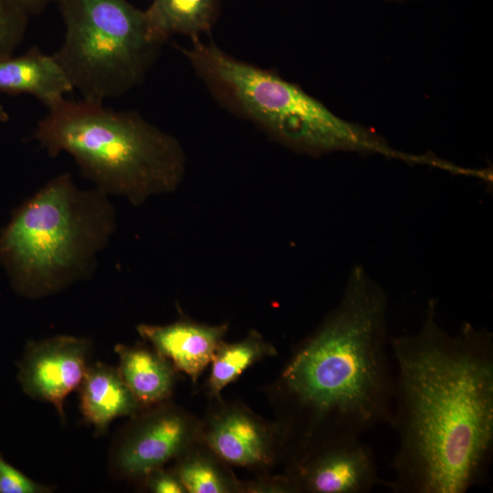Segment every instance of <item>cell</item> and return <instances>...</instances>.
I'll list each match as a JSON object with an SVG mask.
<instances>
[{
	"label": "cell",
	"mask_w": 493,
	"mask_h": 493,
	"mask_svg": "<svg viewBox=\"0 0 493 493\" xmlns=\"http://www.w3.org/2000/svg\"><path fill=\"white\" fill-rule=\"evenodd\" d=\"M435 299L414 334L391 340L397 374L390 425L399 447L395 493H465L488 475L493 455V335L465 322L456 335Z\"/></svg>",
	"instance_id": "obj_1"
},
{
	"label": "cell",
	"mask_w": 493,
	"mask_h": 493,
	"mask_svg": "<svg viewBox=\"0 0 493 493\" xmlns=\"http://www.w3.org/2000/svg\"><path fill=\"white\" fill-rule=\"evenodd\" d=\"M387 310L384 289L356 266L340 303L291 357L281 388L299 429L301 451L390 425Z\"/></svg>",
	"instance_id": "obj_2"
},
{
	"label": "cell",
	"mask_w": 493,
	"mask_h": 493,
	"mask_svg": "<svg viewBox=\"0 0 493 493\" xmlns=\"http://www.w3.org/2000/svg\"><path fill=\"white\" fill-rule=\"evenodd\" d=\"M33 139L52 157L69 154L106 194L140 205L180 185L186 158L180 142L133 110L66 98L47 109Z\"/></svg>",
	"instance_id": "obj_3"
},
{
	"label": "cell",
	"mask_w": 493,
	"mask_h": 493,
	"mask_svg": "<svg viewBox=\"0 0 493 493\" xmlns=\"http://www.w3.org/2000/svg\"><path fill=\"white\" fill-rule=\"evenodd\" d=\"M116 228L108 194L79 188L70 173L48 181L0 231V264L26 299L60 292L89 277Z\"/></svg>",
	"instance_id": "obj_4"
},
{
	"label": "cell",
	"mask_w": 493,
	"mask_h": 493,
	"mask_svg": "<svg viewBox=\"0 0 493 493\" xmlns=\"http://www.w3.org/2000/svg\"><path fill=\"white\" fill-rule=\"evenodd\" d=\"M181 50L219 104L292 151L312 156L352 152L408 157L375 132L338 117L299 86L215 43L194 37Z\"/></svg>",
	"instance_id": "obj_5"
},
{
	"label": "cell",
	"mask_w": 493,
	"mask_h": 493,
	"mask_svg": "<svg viewBox=\"0 0 493 493\" xmlns=\"http://www.w3.org/2000/svg\"><path fill=\"white\" fill-rule=\"evenodd\" d=\"M65 25L52 55L82 100L102 102L142 82L164 44L127 0H54Z\"/></svg>",
	"instance_id": "obj_6"
},
{
	"label": "cell",
	"mask_w": 493,
	"mask_h": 493,
	"mask_svg": "<svg viewBox=\"0 0 493 493\" xmlns=\"http://www.w3.org/2000/svg\"><path fill=\"white\" fill-rule=\"evenodd\" d=\"M133 416L109 450L108 471L114 479L145 478L184 453L194 436L191 419L173 406Z\"/></svg>",
	"instance_id": "obj_7"
},
{
	"label": "cell",
	"mask_w": 493,
	"mask_h": 493,
	"mask_svg": "<svg viewBox=\"0 0 493 493\" xmlns=\"http://www.w3.org/2000/svg\"><path fill=\"white\" fill-rule=\"evenodd\" d=\"M91 341L58 335L28 341L17 363V382L30 398L52 404L64 419V401L79 388L91 353Z\"/></svg>",
	"instance_id": "obj_8"
},
{
	"label": "cell",
	"mask_w": 493,
	"mask_h": 493,
	"mask_svg": "<svg viewBox=\"0 0 493 493\" xmlns=\"http://www.w3.org/2000/svg\"><path fill=\"white\" fill-rule=\"evenodd\" d=\"M296 461L289 478L295 489L313 493H367L383 482L372 448L360 437L316 445Z\"/></svg>",
	"instance_id": "obj_9"
},
{
	"label": "cell",
	"mask_w": 493,
	"mask_h": 493,
	"mask_svg": "<svg viewBox=\"0 0 493 493\" xmlns=\"http://www.w3.org/2000/svg\"><path fill=\"white\" fill-rule=\"evenodd\" d=\"M136 330L177 370L196 381L212 362L217 347L223 341L227 325L210 326L179 320L166 325L140 324Z\"/></svg>",
	"instance_id": "obj_10"
},
{
	"label": "cell",
	"mask_w": 493,
	"mask_h": 493,
	"mask_svg": "<svg viewBox=\"0 0 493 493\" xmlns=\"http://www.w3.org/2000/svg\"><path fill=\"white\" fill-rule=\"evenodd\" d=\"M205 440L220 458L232 465L259 466L272 459L271 434L244 409L230 408L215 415L208 425Z\"/></svg>",
	"instance_id": "obj_11"
},
{
	"label": "cell",
	"mask_w": 493,
	"mask_h": 493,
	"mask_svg": "<svg viewBox=\"0 0 493 493\" xmlns=\"http://www.w3.org/2000/svg\"><path fill=\"white\" fill-rule=\"evenodd\" d=\"M73 90L55 57L37 47L0 59V92L34 96L48 109Z\"/></svg>",
	"instance_id": "obj_12"
},
{
	"label": "cell",
	"mask_w": 493,
	"mask_h": 493,
	"mask_svg": "<svg viewBox=\"0 0 493 493\" xmlns=\"http://www.w3.org/2000/svg\"><path fill=\"white\" fill-rule=\"evenodd\" d=\"M79 389L80 411L97 435L105 433L116 418L133 416L142 409L118 368L106 363H89Z\"/></svg>",
	"instance_id": "obj_13"
},
{
	"label": "cell",
	"mask_w": 493,
	"mask_h": 493,
	"mask_svg": "<svg viewBox=\"0 0 493 493\" xmlns=\"http://www.w3.org/2000/svg\"><path fill=\"white\" fill-rule=\"evenodd\" d=\"M115 352L118 371L142 408L159 404L169 397L174 372L167 359L141 345L118 344Z\"/></svg>",
	"instance_id": "obj_14"
},
{
	"label": "cell",
	"mask_w": 493,
	"mask_h": 493,
	"mask_svg": "<svg viewBox=\"0 0 493 493\" xmlns=\"http://www.w3.org/2000/svg\"><path fill=\"white\" fill-rule=\"evenodd\" d=\"M150 28L163 43L172 35L200 37L215 24L217 0H152L144 10Z\"/></svg>",
	"instance_id": "obj_15"
},
{
	"label": "cell",
	"mask_w": 493,
	"mask_h": 493,
	"mask_svg": "<svg viewBox=\"0 0 493 493\" xmlns=\"http://www.w3.org/2000/svg\"><path fill=\"white\" fill-rule=\"evenodd\" d=\"M275 352V349L255 330L238 342L222 341L211 362L212 372L209 380L211 393L218 395L247 367L264 357L274 355Z\"/></svg>",
	"instance_id": "obj_16"
},
{
	"label": "cell",
	"mask_w": 493,
	"mask_h": 493,
	"mask_svg": "<svg viewBox=\"0 0 493 493\" xmlns=\"http://www.w3.org/2000/svg\"><path fill=\"white\" fill-rule=\"evenodd\" d=\"M174 473L186 492L224 493L235 488V482L217 462L201 453H191L184 456Z\"/></svg>",
	"instance_id": "obj_17"
},
{
	"label": "cell",
	"mask_w": 493,
	"mask_h": 493,
	"mask_svg": "<svg viewBox=\"0 0 493 493\" xmlns=\"http://www.w3.org/2000/svg\"><path fill=\"white\" fill-rule=\"evenodd\" d=\"M29 16L13 0H0V59L13 56L22 43Z\"/></svg>",
	"instance_id": "obj_18"
},
{
	"label": "cell",
	"mask_w": 493,
	"mask_h": 493,
	"mask_svg": "<svg viewBox=\"0 0 493 493\" xmlns=\"http://www.w3.org/2000/svg\"><path fill=\"white\" fill-rule=\"evenodd\" d=\"M53 488L29 478L0 453V493H49Z\"/></svg>",
	"instance_id": "obj_19"
},
{
	"label": "cell",
	"mask_w": 493,
	"mask_h": 493,
	"mask_svg": "<svg viewBox=\"0 0 493 493\" xmlns=\"http://www.w3.org/2000/svg\"><path fill=\"white\" fill-rule=\"evenodd\" d=\"M147 486L155 493H184L186 492L184 485L174 472L155 469L146 477Z\"/></svg>",
	"instance_id": "obj_20"
},
{
	"label": "cell",
	"mask_w": 493,
	"mask_h": 493,
	"mask_svg": "<svg viewBox=\"0 0 493 493\" xmlns=\"http://www.w3.org/2000/svg\"><path fill=\"white\" fill-rule=\"evenodd\" d=\"M16 3L27 15L33 16L41 13L54 0H13Z\"/></svg>",
	"instance_id": "obj_21"
},
{
	"label": "cell",
	"mask_w": 493,
	"mask_h": 493,
	"mask_svg": "<svg viewBox=\"0 0 493 493\" xmlns=\"http://www.w3.org/2000/svg\"><path fill=\"white\" fill-rule=\"evenodd\" d=\"M9 119L8 113L5 107L0 103V124L6 122Z\"/></svg>",
	"instance_id": "obj_22"
},
{
	"label": "cell",
	"mask_w": 493,
	"mask_h": 493,
	"mask_svg": "<svg viewBox=\"0 0 493 493\" xmlns=\"http://www.w3.org/2000/svg\"><path fill=\"white\" fill-rule=\"evenodd\" d=\"M392 1H404V0H392Z\"/></svg>",
	"instance_id": "obj_23"
}]
</instances>
